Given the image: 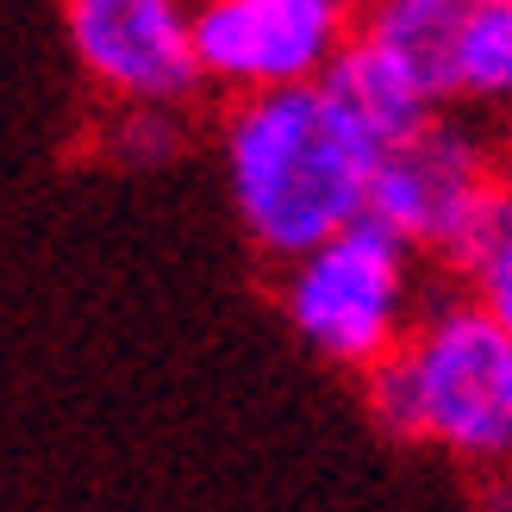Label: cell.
Returning a JSON list of instances; mask_svg holds the SVG:
<instances>
[{"label": "cell", "mask_w": 512, "mask_h": 512, "mask_svg": "<svg viewBox=\"0 0 512 512\" xmlns=\"http://www.w3.org/2000/svg\"><path fill=\"white\" fill-rule=\"evenodd\" d=\"M494 182H500V207L512 213V132L494 144Z\"/></svg>", "instance_id": "7c38bea8"}, {"label": "cell", "mask_w": 512, "mask_h": 512, "mask_svg": "<svg viewBox=\"0 0 512 512\" xmlns=\"http://www.w3.org/2000/svg\"><path fill=\"white\" fill-rule=\"evenodd\" d=\"M500 213V182H494V150L481 144L469 125L431 119L419 138L394 144L381 157L369 219L406 250L450 256L463 269V256L481 244V232Z\"/></svg>", "instance_id": "277c9868"}, {"label": "cell", "mask_w": 512, "mask_h": 512, "mask_svg": "<svg viewBox=\"0 0 512 512\" xmlns=\"http://www.w3.org/2000/svg\"><path fill=\"white\" fill-rule=\"evenodd\" d=\"M107 144L119 150V163H163L182 132H175V113H113Z\"/></svg>", "instance_id": "8fae6325"}, {"label": "cell", "mask_w": 512, "mask_h": 512, "mask_svg": "<svg viewBox=\"0 0 512 512\" xmlns=\"http://www.w3.org/2000/svg\"><path fill=\"white\" fill-rule=\"evenodd\" d=\"M325 88L338 94V107L363 125V132L381 144V150H394L406 138H419L431 119H438L444 100L431 94L413 69H406L400 57H388L381 44H369L363 32L350 38V50L338 57V69L325 75Z\"/></svg>", "instance_id": "52a82bcc"}, {"label": "cell", "mask_w": 512, "mask_h": 512, "mask_svg": "<svg viewBox=\"0 0 512 512\" xmlns=\"http://www.w3.org/2000/svg\"><path fill=\"white\" fill-rule=\"evenodd\" d=\"M450 100L463 107H512V0H475L450 57Z\"/></svg>", "instance_id": "9c48e42d"}, {"label": "cell", "mask_w": 512, "mask_h": 512, "mask_svg": "<svg viewBox=\"0 0 512 512\" xmlns=\"http://www.w3.org/2000/svg\"><path fill=\"white\" fill-rule=\"evenodd\" d=\"M281 313L331 369L375 375L413 331V250L375 219L281 269Z\"/></svg>", "instance_id": "3957f363"}, {"label": "cell", "mask_w": 512, "mask_h": 512, "mask_svg": "<svg viewBox=\"0 0 512 512\" xmlns=\"http://www.w3.org/2000/svg\"><path fill=\"white\" fill-rule=\"evenodd\" d=\"M350 38V0H200L194 7L200 75L238 100L319 88Z\"/></svg>", "instance_id": "8992f818"}, {"label": "cell", "mask_w": 512, "mask_h": 512, "mask_svg": "<svg viewBox=\"0 0 512 512\" xmlns=\"http://www.w3.org/2000/svg\"><path fill=\"white\" fill-rule=\"evenodd\" d=\"M69 57L113 113H175L207 82L194 50L200 0H57Z\"/></svg>", "instance_id": "5b68a950"}, {"label": "cell", "mask_w": 512, "mask_h": 512, "mask_svg": "<svg viewBox=\"0 0 512 512\" xmlns=\"http://www.w3.org/2000/svg\"><path fill=\"white\" fill-rule=\"evenodd\" d=\"M381 157L388 150L338 107L325 82L238 100L219 125L225 200L250 250L281 269L369 219Z\"/></svg>", "instance_id": "6da1fadb"}, {"label": "cell", "mask_w": 512, "mask_h": 512, "mask_svg": "<svg viewBox=\"0 0 512 512\" xmlns=\"http://www.w3.org/2000/svg\"><path fill=\"white\" fill-rule=\"evenodd\" d=\"M463 275H469V300H481L512 331V213L506 207L494 213L488 232H481V244L463 256Z\"/></svg>", "instance_id": "30bf717a"}, {"label": "cell", "mask_w": 512, "mask_h": 512, "mask_svg": "<svg viewBox=\"0 0 512 512\" xmlns=\"http://www.w3.org/2000/svg\"><path fill=\"white\" fill-rule=\"evenodd\" d=\"M363 400L400 444L481 475L512 469V331L469 294L425 306L406 344L363 375Z\"/></svg>", "instance_id": "7a4b0ae2"}, {"label": "cell", "mask_w": 512, "mask_h": 512, "mask_svg": "<svg viewBox=\"0 0 512 512\" xmlns=\"http://www.w3.org/2000/svg\"><path fill=\"white\" fill-rule=\"evenodd\" d=\"M469 7L475 0H369L356 32L381 44L388 57H400L438 100H450V57L469 25Z\"/></svg>", "instance_id": "ba28073f"}, {"label": "cell", "mask_w": 512, "mask_h": 512, "mask_svg": "<svg viewBox=\"0 0 512 512\" xmlns=\"http://www.w3.org/2000/svg\"><path fill=\"white\" fill-rule=\"evenodd\" d=\"M481 512H512V469L488 475V488H481Z\"/></svg>", "instance_id": "4fadbf2b"}]
</instances>
